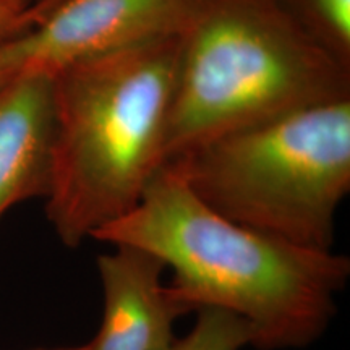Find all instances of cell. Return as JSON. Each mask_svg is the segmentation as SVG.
<instances>
[{"mask_svg":"<svg viewBox=\"0 0 350 350\" xmlns=\"http://www.w3.org/2000/svg\"><path fill=\"white\" fill-rule=\"evenodd\" d=\"M93 239L152 253L172 269L167 287L187 313L216 308L242 318L258 350L317 342L350 275L340 253L297 247L221 216L167 165L137 206Z\"/></svg>","mask_w":350,"mask_h":350,"instance_id":"cell-1","label":"cell"},{"mask_svg":"<svg viewBox=\"0 0 350 350\" xmlns=\"http://www.w3.org/2000/svg\"><path fill=\"white\" fill-rule=\"evenodd\" d=\"M350 98V64L275 0H204L180 36L165 163L299 109Z\"/></svg>","mask_w":350,"mask_h":350,"instance_id":"cell-3","label":"cell"},{"mask_svg":"<svg viewBox=\"0 0 350 350\" xmlns=\"http://www.w3.org/2000/svg\"><path fill=\"white\" fill-rule=\"evenodd\" d=\"M204 0H65L0 46V86L28 73L54 77L68 65L190 28Z\"/></svg>","mask_w":350,"mask_h":350,"instance_id":"cell-5","label":"cell"},{"mask_svg":"<svg viewBox=\"0 0 350 350\" xmlns=\"http://www.w3.org/2000/svg\"><path fill=\"white\" fill-rule=\"evenodd\" d=\"M52 77L28 73L0 86V217L51 185Z\"/></svg>","mask_w":350,"mask_h":350,"instance_id":"cell-7","label":"cell"},{"mask_svg":"<svg viewBox=\"0 0 350 350\" xmlns=\"http://www.w3.org/2000/svg\"><path fill=\"white\" fill-rule=\"evenodd\" d=\"M164 165L235 224L329 252L350 191V98L224 135Z\"/></svg>","mask_w":350,"mask_h":350,"instance_id":"cell-4","label":"cell"},{"mask_svg":"<svg viewBox=\"0 0 350 350\" xmlns=\"http://www.w3.org/2000/svg\"><path fill=\"white\" fill-rule=\"evenodd\" d=\"M29 0H0V46L31 28Z\"/></svg>","mask_w":350,"mask_h":350,"instance_id":"cell-10","label":"cell"},{"mask_svg":"<svg viewBox=\"0 0 350 350\" xmlns=\"http://www.w3.org/2000/svg\"><path fill=\"white\" fill-rule=\"evenodd\" d=\"M310 36L350 64V0H275Z\"/></svg>","mask_w":350,"mask_h":350,"instance_id":"cell-8","label":"cell"},{"mask_svg":"<svg viewBox=\"0 0 350 350\" xmlns=\"http://www.w3.org/2000/svg\"><path fill=\"white\" fill-rule=\"evenodd\" d=\"M62 2H65V0H29V8H28L29 23H31V26H34L38 21H41L47 13H51Z\"/></svg>","mask_w":350,"mask_h":350,"instance_id":"cell-11","label":"cell"},{"mask_svg":"<svg viewBox=\"0 0 350 350\" xmlns=\"http://www.w3.org/2000/svg\"><path fill=\"white\" fill-rule=\"evenodd\" d=\"M59 350H91V349H90V344H86V345H81V347H73V349H59Z\"/></svg>","mask_w":350,"mask_h":350,"instance_id":"cell-12","label":"cell"},{"mask_svg":"<svg viewBox=\"0 0 350 350\" xmlns=\"http://www.w3.org/2000/svg\"><path fill=\"white\" fill-rule=\"evenodd\" d=\"M252 345V331L242 318L216 308L198 312L195 326L174 339L167 350H242Z\"/></svg>","mask_w":350,"mask_h":350,"instance_id":"cell-9","label":"cell"},{"mask_svg":"<svg viewBox=\"0 0 350 350\" xmlns=\"http://www.w3.org/2000/svg\"><path fill=\"white\" fill-rule=\"evenodd\" d=\"M98 256L103 323L91 350H167L174 323L187 314L163 284L159 258L133 245H111Z\"/></svg>","mask_w":350,"mask_h":350,"instance_id":"cell-6","label":"cell"},{"mask_svg":"<svg viewBox=\"0 0 350 350\" xmlns=\"http://www.w3.org/2000/svg\"><path fill=\"white\" fill-rule=\"evenodd\" d=\"M180 36L68 65L52 77L47 219L77 248L131 211L165 164Z\"/></svg>","mask_w":350,"mask_h":350,"instance_id":"cell-2","label":"cell"}]
</instances>
